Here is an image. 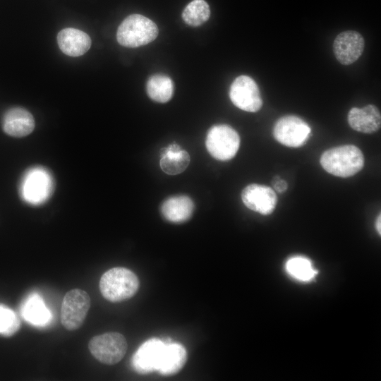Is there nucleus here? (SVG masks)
<instances>
[{
    "mask_svg": "<svg viewBox=\"0 0 381 381\" xmlns=\"http://www.w3.org/2000/svg\"><path fill=\"white\" fill-rule=\"evenodd\" d=\"M210 16V9L205 0H193L184 8L182 18L188 25L200 26Z\"/></svg>",
    "mask_w": 381,
    "mask_h": 381,
    "instance_id": "22",
    "label": "nucleus"
},
{
    "mask_svg": "<svg viewBox=\"0 0 381 381\" xmlns=\"http://www.w3.org/2000/svg\"><path fill=\"white\" fill-rule=\"evenodd\" d=\"M205 145L212 157L220 161H227L236 155L240 146V137L231 126L218 124L212 126L208 131Z\"/></svg>",
    "mask_w": 381,
    "mask_h": 381,
    "instance_id": "5",
    "label": "nucleus"
},
{
    "mask_svg": "<svg viewBox=\"0 0 381 381\" xmlns=\"http://www.w3.org/2000/svg\"><path fill=\"white\" fill-rule=\"evenodd\" d=\"M91 354L100 363L114 365L124 357L128 344L119 332H107L93 337L88 343Z\"/></svg>",
    "mask_w": 381,
    "mask_h": 381,
    "instance_id": "6",
    "label": "nucleus"
},
{
    "mask_svg": "<svg viewBox=\"0 0 381 381\" xmlns=\"http://www.w3.org/2000/svg\"><path fill=\"white\" fill-rule=\"evenodd\" d=\"M273 185L275 190H277L278 193L284 192L287 189L286 182L280 179L275 180Z\"/></svg>",
    "mask_w": 381,
    "mask_h": 381,
    "instance_id": "24",
    "label": "nucleus"
},
{
    "mask_svg": "<svg viewBox=\"0 0 381 381\" xmlns=\"http://www.w3.org/2000/svg\"><path fill=\"white\" fill-rule=\"evenodd\" d=\"M165 343L158 338H152L142 344L133 354L131 365L138 373L157 371Z\"/></svg>",
    "mask_w": 381,
    "mask_h": 381,
    "instance_id": "11",
    "label": "nucleus"
},
{
    "mask_svg": "<svg viewBox=\"0 0 381 381\" xmlns=\"http://www.w3.org/2000/svg\"><path fill=\"white\" fill-rule=\"evenodd\" d=\"M158 35L157 25L140 14H131L120 24L116 32L118 42L126 47H138L149 44Z\"/></svg>",
    "mask_w": 381,
    "mask_h": 381,
    "instance_id": "4",
    "label": "nucleus"
},
{
    "mask_svg": "<svg viewBox=\"0 0 381 381\" xmlns=\"http://www.w3.org/2000/svg\"><path fill=\"white\" fill-rule=\"evenodd\" d=\"M311 129L301 118L287 115L279 119L273 128V135L279 143L291 147L304 145L310 136Z\"/></svg>",
    "mask_w": 381,
    "mask_h": 381,
    "instance_id": "8",
    "label": "nucleus"
},
{
    "mask_svg": "<svg viewBox=\"0 0 381 381\" xmlns=\"http://www.w3.org/2000/svg\"><path fill=\"white\" fill-rule=\"evenodd\" d=\"M190 163V155L175 143L162 148L159 165L167 174L176 175L183 172Z\"/></svg>",
    "mask_w": 381,
    "mask_h": 381,
    "instance_id": "17",
    "label": "nucleus"
},
{
    "mask_svg": "<svg viewBox=\"0 0 381 381\" xmlns=\"http://www.w3.org/2000/svg\"><path fill=\"white\" fill-rule=\"evenodd\" d=\"M20 327V320L16 313L7 306L0 303V334L11 337Z\"/></svg>",
    "mask_w": 381,
    "mask_h": 381,
    "instance_id": "23",
    "label": "nucleus"
},
{
    "mask_svg": "<svg viewBox=\"0 0 381 381\" xmlns=\"http://www.w3.org/2000/svg\"><path fill=\"white\" fill-rule=\"evenodd\" d=\"M380 222H381V218H380V214L375 222L376 230L379 233L380 235L381 234Z\"/></svg>",
    "mask_w": 381,
    "mask_h": 381,
    "instance_id": "25",
    "label": "nucleus"
},
{
    "mask_svg": "<svg viewBox=\"0 0 381 381\" xmlns=\"http://www.w3.org/2000/svg\"><path fill=\"white\" fill-rule=\"evenodd\" d=\"M286 273L293 279L302 282L312 281L318 273L311 261L303 256H294L285 263Z\"/></svg>",
    "mask_w": 381,
    "mask_h": 381,
    "instance_id": "21",
    "label": "nucleus"
},
{
    "mask_svg": "<svg viewBox=\"0 0 381 381\" xmlns=\"http://www.w3.org/2000/svg\"><path fill=\"white\" fill-rule=\"evenodd\" d=\"M20 314L29 323L35 326L44 327L49 324L52 315L41 296L32 293L23 302Z\"/></svg>",
    "mask_w": 381,
    "mask_h": 381,
    "instance_id": "18",
    "label": "nucleus"
},
{
    "mask_svg": "<svg viewBox=\"0 0 381 381\" xmlns=\"http://www.w3.org/2000/svg\"><path fill=\"white\" fill-rule=\"evenodd\" d=\"M229 97L236 107L248 112H256L262 105L258 86L248 75H242L235 78L230 86Z\"/></svg>",
    "mask_w": 381,
    "mask_h": 381,
    "instance_id": "9",
    "label": "nucleus"
},
{
    "mask_svg": "<svg viewBox=\"0 0 381 381\" xmlns=\"http://www.w3.org/2000/svg\"><path fill=\"white\" fill-rule=\"evenodd\" d=\"M91 301L89 294L80 289H73L64 296L61 308V322L68 330L78 329L83 325Z\"/></svg>",
    "mask_w": 381,
    "mask_h": 381,
    "instance_id": "7",
    "label": "nucleus"
},
{
    "mask_svg": "<svg viewBox=\"0 0 381 381\" xmlns=\"http://www.w3.org/2000/svg\"><path fill=\"white\" fill-rule=\"evenodd\" d=\"M146 90L150 99L157 102L164 103L169 101L173 96L174 83L167 75L155 74L147 80Z\"/></svg>",
    "mask_w": 381,
    "mask_h": 381,
    "instance_id": "20",
    "label": "nucleus"
},
{
    "mask_svg": "<svg viewBox=\"0 0 381 381\" xmlns=\"http://www.w3.org/2000/svg\"><path fill=\"white\" fill-rule=\"evenodd\" d=\"M350 127L363 133H373L378 131L381 125V115L377 107L368 104L360 109L353 107L348 113Z\"/></svg>",
    "mask_w": 381,
    "mask_h": 381,
    "instance_id": "14",
    "label": "nucleus"
},
{
    "mask_svg": "<svg viewBox=\"0 0 381 381\" xmlns=\"http://www.w3.org/2000/svg\"><path fill=\"white\" fill-rule=\"evenodd\" d=\"M54 180L45 167L35 166L26 171L22 178L20 193L23 200L32 206L46 202L52 195Z\"/></svg>",
    "mask_w": 381,
    "mask_h": 381,
    "instance_id": "3",
    "label": "nucleus"
},
{
    "mask_svg": "<svg viewBox=\"0 0 381 381\" xmlns=\"http://www.w3.org/2000/svg\"><path fill=\"white\" fill-rule=\"evenodd\" d=\"M320 164L328 173L341 178L350 177L360 171L364 165L361 150L355 145L332 147L321 155Z\"/></svg>",
    "mask_w": 381,
    "mask_h": 381,
    "instance_id": "1",
    "label": "nucleus"
},
{
    "mask_svg": "<svg viewBox=\"0 0 381 381\" xmlns=\"http://www.w3.org/2000/svg\"><path fill=\"white\" fill-rule=\"evenodd\" d=\"M187 352L179 343L165 344L157 369L162 375H171L179 372L186 363Z\"/></svg>",
    "mask_w": 381,
    "mask_h": 381,
    "instance_id": "19",
    "label": "nucleus"
},
{
    "mask_svg": "<svg viewBox=\"0 0 381 381\" xmlns=\"http://www.w3.org/2000/svg\"><path fill=\"white\" fill-rule=\"evenodd\" d=\"M365 46L363 36L354 30L339 33L334 40L333 52L337 61L350 65L361 56Z\"/></svg>",
    "mask_w": 381,
    "mask_h": 381,
    "instance_id": "12",
    "label": "nucleus"
},
{
    "mask_svg": "<svg viewBox=\"0 0 381 381\" xmlns=\"http://www.w3.org/2000/svg\"><path fill=\"white\" fill-rule=\"evenodd\" d=\"M57 42L61 51L70 56L83 55L91 46L90 36L85 32L73 28L59 31Z\"/></svg>",
    "mask_w": 381,
    "mask_h": 381,
    "instance_id": "15",
    "label": "nucleus"
},
{
    "mask_svg": "<svg viewBox=\"0 0 381 381\" xmlns=\"http://www.w3.org/2000/svg\"><path fill=\"white\" fill-rule=\"evenodd\" d=\"M35 119L27 109L13 107L7 110L2 119V128L8 135L21 138L29 135L34 130Z\"/></svg>",
    "mask_w": 381,
    "mask_h": 381,
    "instance_id": "13",
    "label": "nucleus"
},
{
    "mask_svg": "<svg viewBox=\"0 0 381 381\" xmlns=\"http://www.w3.org/2000/svg\"><path fill=\"white\" fill-rule=\"evenodd\" d=\"M241 200L248 209L263 215L272 214L277 203V197L273 189L256 183L250 184L243 189Z\"/></svg>",
    "mask_w": 381,
    "mask_h": 381,
    "instance_id": "10",
    "label": "nucleus"
},
{
    "mask_svg": "<svg viewBox=\"0 0 381 381\" xmlns=\"http://www.w3.org/2000/svg\"><path fill=\"white\" fill-rule=\"evenodd\" d=\"M194 204L187 195H175L167 198L161 206V213L167 221L183 223L192 216Z\"/></svg>",
    "mask_w": 381,
    "mask_h": 381,
    "instance_id": "16",
    "label": "nucleus"
},
{
    "mask_svg": "<svg viewBox=\"0 0 381 381\" xmlns=\"http://www.w3.org/2000/svg\"><path fill=\"white\" fill-rule=\"evenodd\" d=\"M138 288L137 275L126 267H113L105 272L99 280V290L102 296L114 303L131 298Z\"/></svg>",
    "mask_w": 381,
    "mask_h": 381,
    "instance_id": "2",
    "label": "nucleus"
}]
</instances>
